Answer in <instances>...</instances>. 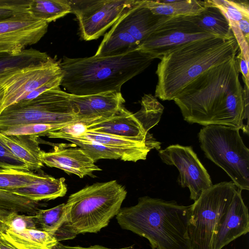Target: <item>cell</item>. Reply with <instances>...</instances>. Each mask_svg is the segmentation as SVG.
Wrapping results in <instances>:
<instances>
[{"label":"cell","instance_id":"9c48e42d","mask_svg":"<svg viewBox=\"0 0 249 249\" xmlns=\"http://www.w3.org/2000/svg\"><path fill=\"white\" fill-rule=\"evenodd\" d=\"M62 75L60 61L51 56L44 62L0 73V87L4 91L3 109L25 100L30 94Z\"/></svg>","mask_w":249,"mask_h":249},{"label":"cell","instance_id":"d6a6232c","mask_svg":"<svg viewBox=\"0 0 249 249\" xmlns=\"http://www.w3.org/2000/svg\"><path fill=\"white\" fill-rule=\"evenodd\" d=\"M70 124H23L10 127L2 131V135H32L38 137L46 136L50 132L54 131Z\"/></svg>","mask_w":249,"mask_h":249},{"label":"cell","instance_id":"60d3db41","mask_svg":"<svg viewBox=\"0 0 249 249\" xmlns=\"http://www.w3.org/2000/svg\"><path fill=\"white\" fill-rule=\"evenodd\" d=\"M8 215V214L0 211V231L6 228L5 220L6 217Z\"/></svg>","mask_w":249,"mask_h":249},{"label":"cell","instance_id":"d4e9b609","mask_svg":"<svg viewBox=\"0 0 249 249\" xmlns=\"http://www.w3.org/2000/svg\"><path fill=\"white\" fill-rule=\"evenodd\" d=\"M27 11L34 18L48 23L71 13L69 0H31Z\"/></svg>","mask_w":249,"mask_h":249},{"label":"cell","instance_id":"ffe728a7","mask_svg":"<svg viewBox=\"0 0 249 249\" xmlns=\"http://www.w3.org/2000/svg\"><path fill=\"white\" fill-rule=\"evenodd\" d=\"M39 137L32 135L0 134V141L5 144L29 171L38 170L43 166V152L39 145Z\"/></svg>","mask_w":249,"mask_h":249},{"label":"cell","instance_id":"277c9868","mask_svg":"<svg viewBox=\"0 0 249 249\" xmlns=\"http://www.w3.org/2000/svg\"><path fill=\"white\" fill-rule=\"evenodd\" d=\"M190 208L146 196L134 206L121 208L116 218L122 229L147 239L152 249H192Z\"/></svg>","mask_w":249,"mask_h":249},{"label":"cell","instance_id":"7c38bea8","mask_svg":"<svg viewBox=\"0 0 249 249\" xmlns=\"http://www.w3.org/2000/svg\"><path fill=\"white\" fill-rule=\"evenodd\" d=\"M159 154L164 163L177 168L178 184L189 189L190 197L194 201L213 185L210 175L191 146L173 144L160 150Z\"/></svg>","mask_w":249,"mask_h":249},{"label":"cell","instance_id":"f35d334b","mask_svg":"<svg viewBox=\"0 0 249 249\" xmlns=\"http://www.w3.org/2000/svg\"><path fill=\"white\" fill-rule=\"evenodd\" d=\"M236 25L242 34L245 40L249 43V18H244L239 20Z\"/></svg>","mask_w":249,"mask_h":249},{"label":"cell","instance_id":"5bb4252c","mask_svg":"<svg viewBox=\"0 0 249 249\" xmlns=\"http://www.w3.org/2000/svg\"><path fill=\"white\" fill-rule=\"evenodd\" d=\"M87 130L119 136L145 143L151 149L159 150L160 143L147 133L134 114L124 106L112 116L83 122Z\"/></svg>","mask_w":249,"mask_h":249},{"label":"cell","instance_id":"7a4b0ae2","mask_svg":"<svg viewBox=\"0 0 249 249\" xmlns=\"http://www.w3.org/2000/svg\"><path fill=\"white\" fill-rule=\"evenodd\" d=\"M239 50L233 35L201 39L172 50L158 65L155 96L174 100L192 81L208 69L235 57Z\"/></svg>","mask_w":249,"mask_h":249},{"label":"cell","instance_id":"8fae6325","mask_svg":"<svg viewBox=\"0 0 249 249\" xmlns=\"http://www.w3.org/2000/svg\"><path fill=\"white\" fill-rule=\"evenodd\" d=\"M217 36L205 31L191 16L170 17L146 38L139 48L160 59L172 50L188 43Z\"/></svg>","mask_w":249,"mask_h":249},{"label":"cell","instance_id":"e575fe53","mask_svg":"<svg viewBox=\"0 0 249 249\" xmlns=\"http://www.w3.org/2000/svg\"><path fill=\"white\" fill-rule=\"evenodd\" d=\"M31 0H0V22L28 12Z\"/></svg>","mask_w":249,"mask_h":249},{"label":"cell","instance_id":"8992f818","mask_svg":"<svg viewBox=\"0 0 249 249\" xmlns=\"http://www.w3.org/2000/svg\"><path fill=\"white\" fill-rule=\"evenodd\" d=\"M206 157L223 169L240 190H249V149L236 127L204 126L198 133Z\"/></svg>","mask_w":249,"mask_h":249},{"label":"cell","instance_id":"1f68e13d","mask_svg":"<svg viewBox=\"0 0 249 249\" xmlns=\"http://www.w3.org/2000/svg\"><path fill=\"white\" fill-rule=\"evenodd\" d=\"M228 19L230 24L237 23L244 18H249V4L247 0H212Z\"/></svg>","mask_w":249,"mask_h":249},{"label":"cell","instance_id":"ab89813d","mask_svg":"<svg viewBox=\"0 0 249 249\" xmlns=\"http://www.w3.org/2000/svg\"><path fill=\"white\" fill-rule=\"evenodd\" d=\"M0 249H18L8 241L0 231Z\"/></svg>","mask_w":249,"mask_h":249},{"label":"cell","instance_id":"9a60e30c","mask_svg":"<svg viewBox=\"0 0 249 249\" xmlns=\"http://www.w3.org/2000/svg\"><path fill=\"white\" fill-rule=\"evenodd\" d=\"M41 159L43 164L49 167L59 168L81 178L92 177L94 172L101 170L84 150L73 143L56 144L51 151H43Z\"/></svg>","mask_w":249,"mask_h":249},{"label":"cell","instance_id":"d6986e66","mask_svg":"<svg viewBox=\"0 0 249 249\" xmlns=\"http://www.w3.org/2000/svg\"><path fill=\"white\" fill-rule=\"evenodd\" d=\"M78 138L91 140L113 149L125 161L146 159L151 149L145 143L115 135L87 130Z\"/></svg>","mask_w":249,"mask_h":249},{"label":"cell","instance_id":"7bdbcfd3","mask_svg":"<svg viewBox=\"0 0 249 249\" xmlns=\"http://www.w3.org/2000/svg\"><path fill=\"white\" fill-rule=\"evenodd\" d=\"M3 169L0 168V171L2 170Z\"/></svg>","mask_w":249,"mask_h":249},{"label":"cell","instance_id":"44dd1931","mask_svg":"<svg viewBox=\"0 0 249 249\" xmlns=\"http://www.w3.org/2000/svg\"><path fill=\"white\" fill-rule=\"evenodd\" d=\"M67 191L64 178L43 175L36 183L10 192L35 201L54 199L65 195Z\"/></svg>","mask_w":249,"mask_h":249},{"label":"cell","instance_id":"4dcf8cb0","mask_svg":"<svg viewBox=\"0 0 249 249\" xmlns=\"http://www.w3.org/2000/svg\"><path fill=\"white\" fill-rule=\"evenodd\" d=\"M43 175L31 171L2 169L0 171V190L10 192L37 182Z\"/></svg>","mask_w":249,"mask_h":249},{"label":"cell","instance_id":"30bf717a","mask_svg":"<svg viewBox=\"0 0 249 249\" xmlns=\"http://www.w3.org/2000/svg\"><path fill=\"white\" fill-rule=\"evenodd\" d=\"M76 17L81 38L96 39L118 19L135 0H69Z\"/></svg>","mask_w":249,"mask_h":249},{"label":"cell","instance_id":"d590c367","mask_svg":"<svg viewBox=\"0 0 249 249\" xmlns=\"http://www.w3.org/2000/svg\"><path fill=\"white\" fill-rule=\"evenodd\" d=\"M0 168L29 171L26 165L18 158L11 150L0 141Z\"/></svg>","mask_w":249,"mask_h":249},{"label":"cell","instance_id":"836d02e7","mask_svg":"<svg viewBox=\"0 0 249 249\" xmlns=\"http://www.w3.org/2000/svg\"><path fill=\"white\" fill-rule=\"evenodd\" d=\"M5 223L6 228L15 231L38 229L34 214L11 213L6 217Z\"/></svg>","mask_w":249,"mask_h":249},{"label":"cell","instance_id":"7402d4cb","mask_svg":"<svg viewBox=\"0 0 249 249\" xmlns=\"http://www.w3.org/2000/svg\"><path fill=\"white\" fill-rule=\"evenodd\" d=\"M144 5L155 15L175 17L193 16L203 11L207 0H142Z\"/></svg>","mask_w":249,"mask_h":249},{"label":"cell","instance_id":"ac0fdd59","mask_svg":"<svg viewBox=\"0 0 249 249\" xmlns=\"http://www.w3.org/2000/svg\"><path fill=\"white\" fill-rule=\"evenodd\" d=\"M170 17L154 14L142 2L135 0L125 9L116 23L135 41L138 46Z\"/></svg>","mask_w":249,"mask_h":249},{"label":"cell","instance_id":"5b68a950","mask_svg":"<svg viewBox=\"0 0 249 249\" xmlns=\"http://www.w3.org/2000/svg\"><path fill=\"white\" fill-rule=\"evenodd\" d=\"M126 195L125 188L115 180L95 183L71 195L65 203L66 221L61 228L65 230V239L97 233L107 227Z\"/></svg>","mask_w":249,"mask_h":249},{"label":"cell","instance_id":"6da1fadb","mask_svg":"<svg viewBox=\"0 0 249 249\" xmlns=\"http://www.w3.org/2000/svg\"><path fill=\"white\" fill-rule=\"evenodd\" d=\"M239 73L235 57L192 81L174 100L184 120L234 127L249 134V89L242 87Z\"/></svg>","mask_w":249,"mask_h":249},{"label":"cell","instance_id":"3957f363","mask_svg":"<svg viewBox=\"0 0 249 249\" xmlns=\"http://www.w3.org/2000/svg\"><path fill=\"white\" fill-rule=\"evenodd\" d=\"M156 57L140 48L115 56L69 58L60 61L61 85L70 94L121 92L122 86L143 71Z\"/></svg>","mask_w":249,"mask_h":249},{"label":"cell","instance_id":"b9f144b4","mask_svg":"<svg viewBox=\"0 0 249 249\" xmlns=\"http://www.w3.org/2000/svg\"><path fill=\"white\" fill-rule=\"evenodd\" d=\"M4 91L3 89L0 87V114L3 110Z\"/></svg>","mask_w":249,"mask_h":249},{"label":"cell","instance_id":"74e56055","mask_svg":"<svg viewBox=\"0 0 249 249\" xmlns=\"http://www.w3.org/2000/svg\"><path fill=\"white\" fill-rule=\"evenodd\" d=\"M53 249H136L133 246H129L127 247L119 248V249H111L105 247H103L100 245H94L91 246L89 247H82L80 246H68L64 245L58 242L56 245H55Z\"/></svg>","mask_w":249,"mask_h":249},{"label":"cell","instance_id":"4316f807","mask_svg":"<svg viewBox=\"0 0 249 249\" xmlns=\"http://www.w3.org/2000/svg\"><path fill=\"white\" fill-rule=\"evenodd\" d=\"M43 204L9 191L0 190V211L34 214Z\"/></svg>","mask_w":249,"mask_h":249},{"label":"cell","instance_id":"8d00e7d4","mask_svg":"<svg viewBox=\"0 0 249 249\" xmlns=\"http://www.w3.org/2000/svg\"><path fill=\"white\" fill-rule=\"evenodd\" d=\"M235 58L237 61L239 72L242 74V77L245 86L249 89V62L244 58L242 53L239 51Z\"/></svg>","mask_w":249,"mask_h":249},{"label":"cell","instance_id":"ba28073f","mask_svg":"<svg viewBox=\"0 0 249 249\" xmlns=\"http://www.w3.org/2000/svg\"><path fill=\"white\" fill-rule=\"evenodd\" d=\"M237 189L232 181L213 185L190 205L188 234L192 249H213L214 232Z\"/></svg>","mask_w":249,"mask_h":249},{"label":"cell","instance_id":"52a82bcc","mask_svg":"<svg viewBox=\"0 0 249 249\" xmlns=\"http://www.w3.org/2000/svg\"><path fill=\"white\" fill-rule=\"evenodd\" d=\"M77 121L70 93L58 87L4 108L0 114V134L6 129L23 124H70Z\"/></svg>","mask_w":249,"mask_h":249},{"label":"cell","instance_id":"4fadbf2b","mask_svg":"<svg viewBox=\"0 0 249 249\" xmlns=\"http://www.w3.org/2000/svg\"><path fill=\"white\" fill-rule=\"evenodd\" d=\"M48 25L28 12L0 22V54H18L37 43L47 32Z\"/></svg>","mask_w":249,"mask_h":249},{"label":"cell","instance_id":"e0dca14e","mask_svg":"<svg viewBox=\"0 0 249 249\" xmlns=\"http://www.w3.org/2000/svg\"><path fill=\"white\" fill-rule=\"evenodd\" d=\"M238 188L227 212L214 233L213 249H222L230 243L249 231L248 209Z\"/></svg>","mask_w":249,"mask_h":249},{"label":"cell","instance_id":"83f0119b","mask_svg":"<svg viewBox=\"0 0 249 249\" xmlns=\"http://www.w3.org/2000/svg\"><path fill=\"white\" fill-rule=\"evenodd\" d=\"M50 57L47 53L33 48L26 49L16 55L0 54V73L7 70L44 62Z\"/></svg>","mask_w":249,"mask_h":249},{"label":"cell","instance_id":"603a6c76","mask_svg":"<svg viewBox=\"0 0 249 249\" xmlns=\"http://www.w3.org/2000/svg\"><path fill=\"white\" fill-rule=\"evenodd\" d=\"M0 232L18 249H53L59 242L54 236L38 229L15 231L6 228Z\"/></svg>","mask_w":249,"mask_h":249},{"label":"cell","instance_id":"f546056e","mask_svg":"<svg viewBox=\"0 0 249 249\" xmlns=\"http://www.w3.org/2000/svg\"><path fill=\"white\" fill-rule=\"evenodd\" d=\"M163 106L152 94H144L141 100V109L134 114L146 132L160 121Z\"/></svg>","mask_w":249,"mask_h":249},{"label":"cell","instance_id":"f1b7e54d","mask_svg":"<svg viewBox=\"0 0 249 249\" xmlns=\"http://www.w3.org/2000/svg\"><path fill=\"white\" fill-rule=\"evenodd\" d=\"M34 215L37 229L54 236L66 221L65 203L49 209H39Z\"/></svg>","mask_w":249,"mask_h":249},{"label":"cell","instance_id":"484cf974","mask_svg":"<svg viewBox=\"0 0 249 249\" xmlns=\"http://www.w3.org/2000/svg\"><path fill=\"white\" fill-rule=\"evenodd\" d=\"M50 138L64 139L75 144L84 150L95 162L101 159H120L113 149L91 140H85L58 131L50 132L46 135Z\"/></svg>","mask_w":249,"mask_h":249},{"label":"cell","instance_id":"2e32d148","mask_svg":"<svg viewBox=\"0 0 249 249\" xmlns=\"http://www.w3.org/2000/svg\"><path fill=\"white\" fill-rule=\"evenodd\" d=\"M70 98L77 118L82 122L109 117L125 103L121 92L115 91L87 95L70 94Z\"/></svg>","mask_w":249,"mask_h":249},{"label":"cell","instance_id":"cb8c5ba5","mask_svg":"<svg viewBox=\"0 0 249 249\" xmlns=\"http://www.w3.org/2000/svg\"><path fill=\"white\" fill-rule=\"evenodd\" d=\"M204 9L191 16L193 21L201 29L215 36L227 38L233 35L230 24L221 11L211 0H207Z\"/></svg>","mask_w":249,"mask_h":249}]
</instances>
